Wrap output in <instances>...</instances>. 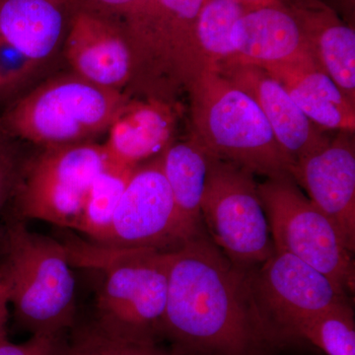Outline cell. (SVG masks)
Wrapping results in <instances>:
<instances>
[{
  "label": "cell",
  "instance_id": "1",
  "mask_svg": "<svg viewBox=\"0 0 355 355\" xmlns=\"http://www.w3.org/2000/svg\"><path fill=\"white\" fill-rule=\"evenodd\" d=\"M253 270L200 233L169 253L163 335L182 355H263L272 327L254 295Z\"/></svg>",
  "mask_w": 355,
  "mask_h": 355
},
{
  "label": "cell",
  "instance_id": "2",
  "mask_svg": "<svg viewBox=\"0 0 355 355\" xmlns=\"http://www.w3.org/2000/svg\"><path fill=\"white\" fill-rule=\"evenodd\" d=\"M71 261L100 268L96 330L116 340L155 343L163 335L170 251L70 250Z\"/></svg>",
  "mask_w": 355,
  "mask_h": 355
},
{
  "label": "cell",
  "instance_id": "3",
  "mask_svg": "<svg viewBox=\"0 0 355 355\" xmlns=\"http://www.w3.org/2000/svg\"><path fill=\"white\" fill-rule=\"evenodd\" d=\"M193 135L214 157L266 179L291 176L294 161L280 147L260 107L244 91L207 69L187 91Z\"/></svg>",
  "mask_w": 355,
  "mask_h": 355
},
{
  "label": "cell",
  "instance_id": "4",
  "mask_svg": "<svg viewBox=\"0 0 355 355\" xmlns=\"http://www.w3.org/2000/svg\"><path fill=\"white\" fill-rule=\"evenodd\" d=\"M0 260L9 303L32 335H64L76 311V282L69 248L11 222Z\"/></svg>",
  "mask_w": 355,
  "mask_h": 355
},
{
  "label": "cell",
  "instance_id": "5",
  "mask_svg": "<svg viewBox=\"0 0 355 355\" xmlns=\"http://www.w3.org/2000/svg\"><path fill=\"white\" fill-rule=\"evenodd\" d=\"M207 0H140L119 28L132 58L139 96L176 102L198 76L195 28Z\"/></svg>",
  "mask_w": 355,
  "mask_h": 355
},
{
  "label": "cell",
  "instance_id": "6",
  "mask_svg": "<svg viewBox=\"0 0 355 355\" xmlns=\"http://www.w3.org/2000/svg\"><path fill=\"white\" fill-rule=\"evenodd\" d=\"M121 91L76 77L49 81L11 104L0 116V135L48 147L83 144L109 128L128 99Z\"/></svg>",
  "mask_w": 355,
  "mask_h": 355
},
{
  "label": "cell",
  "instance_id": "7",
  "mask_svg": "<svg viewBox=\"0 0 355 355\" xmlns=\"http://www.w3.org/2000/svg\"><path fill=\"white\" fill-rule=\"evenodd\" d=\"M259 193L275 252L293 254L323 272L345 292H354L352 252L322 210L299 189L291 176L266 179Z\"/></svg>",
  "mask_w": 355,
  "mask_h": 355
},
{
  "label": "cell",
  "instance_id": "8",
  "mask_svg": "<svg viewBox=\"0 0 355 355\" xmlns=\"http://www.w3.org/2000/svg\"><path fill=\"white\" fill-rule=\"evenodd\" d=\"M200 212L210 239L236 266L254 270L272 257L270 225L251 172L212 156Z\"/></svg>",
  "mask_w": 355,
  "mask_h": 355
},
{
  "label": "cell",
  "instance_id": "9",
  "mask_svg": "<svg viewBox=\"0 0 355 355\" xmlns=\"http://www.w3.org/2000/svg\"><path fill=\"white\" fill-rule=\"evenodd\" d=\"M109 162L98 144L49 147L20 171L13 193L18 214L76 230L89 189Z\"/></svg>",
  "mask_w": 355,
  "mask_h": 355
},
{
  "label": "cell",
  "instance_id": "10",
  "mask_svg": "<svg viewBox=\"0 0 355 355\" xmlns=\"http://www.w3.org/2000/svg\"><path fill=\"white\" fill-rule=\"evenodd\" d=\"M186 241L159 155L133 170L108 233L94 246L172 251Z\"/></svg>",
  "mask_w": 355,
  "mask_h": 355
},
{
  "label": "cell",
  "instance_id": "11",
  "mask_svg": "<svg viewBox=\"0 0 355 355\" xmlns=\"http://www.w3.org/2000/svg\"><path fill=\"white\" fill-rule=\"evenodd\" d=\"M257 300L270 324L282 328L296 318L316 314L347 301V293L323 272L284 252L253 270Z\"/></svg>",
  "mask_w": 355,
  "mask_h": 355
},
{
  "label": "cell",
  "instance_id": "12",
  "mask_svg": "<svg viewBox=\"0 0 355 355\" xmlns=\"http://www.w3.org/2000/svg\"><path fill=\"white\" fill-rule=\"evenodd\" d=\"M350 132L294 162L292 179L335 224L352 253L355 249V147Z\"/></svg>",
  "mask_w": 355,
  "mask_h": 355
},
{
  "label": "cell",
  "instance_id": "13",
  "mask_svg": "<svg viewBox=\"0 0 355 355\" xmlns=\"http://www.w3.org/2000/svg\"><path fill=\"white\" fill-rule=\"evenodd\" d=\"M216 70L258 104L280 147L294 162L328 144L330 137L306 116L284 86L263 67L230 60Z\"/></svg>",
  "mask_w": 355,
  "mask_h": 355
},
{
  "label": "cell",
  "instance_id": "14",
  "mask_svg": "<svg viewBox=\"0 0 355 355\" xmlns=\"http://www.w3.org/2000/svg\"><path fill=\"white\" fill-rule=\"evenodd\" d=\"M65 46L67 60L81 78L119 91L130 84L132 53L109 21L85 11H72Z\"/></svg>",
  "mask_w": 355,
  "mask_h": 355
},
{
  "label": "cell",
  "instance_id": "15",
  "mask_svg": "<svg viewBox=\"0 0 355 355\" xmlns=\"http://www.w3.org/2000/svg\"><path fill=\"white\" fill-rule=\"evenodd\" d=\"M232 60L245 64H289L313 58L302 27L284 2L245 11L232 28Z\"/></svg>",
  "mask_w": 355,
  "mask_h": 355
},
{
  "label": "cell",
  "instance_id": "16",
  "mask_svg": "<svg viewBox=\"0 0 355 355\" xmlns=\"http://www.w3.org/2000/svg\"><path fill=\"white\" fill-rule=\"evenodd\" d=\"M176 106L150 98H128L112 121L103 146L109 160L135 168L164 153L173 142Z\"/></svg>",
  "mask_w": 355,
  "mask_h": 355
},
{
  "label": "cell",
  "instance_id": "17",
  "mask_svg": "<svg viewBox=\"0 0 355 355\" xmlns=\"http://www.w3.org/2000/svg\"><path fill=\"white\" fill-rule=\"evenodd\" d=\"M297 18L313 58L355 105V32L319 0H293L288 6Z\"/></svg>",
  "mask_w": 355,
  "mask_h": 355
},
{
  "label": "cell",
  "instance_id": "18",
  "mask_svg": "<svg viewBox=\"0 0 355 355\" xmlns=\"http://www.w3.org/2000/svg\"><path fill=\"white\" fill-rule=\"evenodd\" d=\"M321 130L354 132L355 105L314 58L263 67Z\"/></svg>",
  "mask_w": 355,
  "mask_h": 355
},
{
  "label": "cell",
  "instance_id": "19",
  "mask_svg": "<svg viewBox=\"0 0 355 355\" xmlns=\"http://www.w3.org/2000/svg\"><path fill=\"white\" fill-rule=\"evenodd\" d=\"M67 13V0H0V39L38 64L57 49Z\"/></svg>",
  "mask_w": 355,
  "mask_h": 355
},
{
  "label": "cell",
  "instance_id": "20",
  "mask_svg": "<svg viewBox=\"0 0 355 355\" xmlns=\"http://www.w3.org/2000/svg\"><path fill=\"white\" fill-rule=\"evenodd\" d=\"M212 156L193 135L183 141L172 142L161 154L163 172L187 241L205 232L200 207Z\"/></svg>",
  "mask_w": 355,
  "mask_h": 355
},
{
  "label": "cell",
  "instance_id": "21",
  "mask_svg": "<svg viewBox=\"0 0 355 355\" xmlns=\"http://www.w3.org/2000/svg\"><path fill=\"white\" fill-rule=\"evenodd\" d=\"M247 9L238 0H207L195 28V51L198 74L216 69L234 60L231 32Z\"/></svg>",
  "mask_w": 355,
  "mask_h": 355
},
{
  "label": "cell",
  "instance_id": "22",
  "mask_svg": "<svg viewBox=\"0 0 355 355\" xmlns=\"http://www.w3.org/2000/svg\"><path fill=\"white\" fill-rule=\"evenodd\" d=\"M282 329L312 343L327 355H355L354 316L349 301L296 318Z\"/></svg>",
  "mask_w": 355,
  "mask_h": 355
},
{
  "label": "cell",
  "instance_id": "23",
  "mask_svg": "<svg viewBox=\"0 0 355 355\" xmlns=\"http://www.w3.org/2000/svg\"><path fill=\"white\" fill-rule=\"evenodd\" d=\"M135 168L110 161L91 184L76 230L87 235L95 244L101 242L108 233L114 211Z\"/></svg>",
  "mask_w": 355,
  "mask_h": 355
},
{
  "label": "cell",
  "instance_id": "24",
  "mask_svg": "<svg viewBox=\"0 0 355 355\" xmlns=\"http://www.w3.org/2000/svg\"><path fill=\"white\" fill-rule=\"evenodd\" d=\"M60 355H182L161 349L155 343L116 340L96 330L94 327L78 334L65 343Z\"/></svg>",
  "mask_w": 355,
  "mask_h": 355
},
{
  "label": "cell",
  "instance_id": "25",
  "mask_svg": "<svg viewBox=\"0 0 355 355\" xmlns=\"http://www.w3.org/2000/svg\"><path fill=\"white\" fill-rule=\"evenodd\" d=\"M36 67V62L0 39V99L17 90Z\"/></svg>",
  "mask_w": 355,
  "mask_h": 355
},
{
  "label": "cell",
  "instance_id": "26",
  "mask_svg": "<svg viewBox=\"0 0 355 355\" xmlns=\"http://www.w3.org/2000/svg\"><path fill=\"white\" fill-rule=\"evenodd\" d=\"M72 11L81 10L120 28L140 0H67Z\"/></svg>",
  "mask_w": 355,
  "mask_h": 355
},
{
  "label": "cell",
  "instance_id": "27",
  "mask_svg": "<svg viewBox=\"0 0 355 355\" xmlns=\"http://www.w3.org/2000/svg\"><path fill=\"white\" fill-rule=\"evenodd\" d=\"M64 335H32L24 343L0 340V355H60L67 340Z\"/></svg>",
  "mask_w": 355,
  "mask_h": 355
},
{
  "label": "cell",
  "instance_id": "28",
  "mask_svg": "<svg viewBox=\"0 0 355 355\" xmlns=\"http://www.w3.org/2000/svg\"><path fill=\"white\" fill-rule=\"evenodd\" d=\"M20 171L17 159L12 150L0 139V210L7 200L13 196Z\"/></svg>",
  "mask_w": 355,
  "mask_h": 355
},
{
  "label": "cell",
  "instance_id": "29",
  "mask_svg": "<svg viewBox=\"0 0 355 355\" xmlns=\"http://www.w3.org/2000/svg\"><path fill=\"white\" fill-rule=\"evenodd\" d=\"M8 289H7L6 277L0 265V340L6 338V326L9 316Z\"/></svg>",
  "mask_w": 355,
  "mask_h": 355
},
{
  "label": "cell",
  "instance_id": "30",
  "mask_svg": "<svg viewBox=\"0 0 355 355\" xmlns=\"http://www.w3.org/2000/svg\"><path fill=\"white\" fill-rule=\"evenodd\" d=\"M247 10L249 9L259 8L268 6H273V4L279 3L282 0H238Z\"/></svg>",
  "mask_w": 355,
  "mask_h": 355
}]
</instances>
